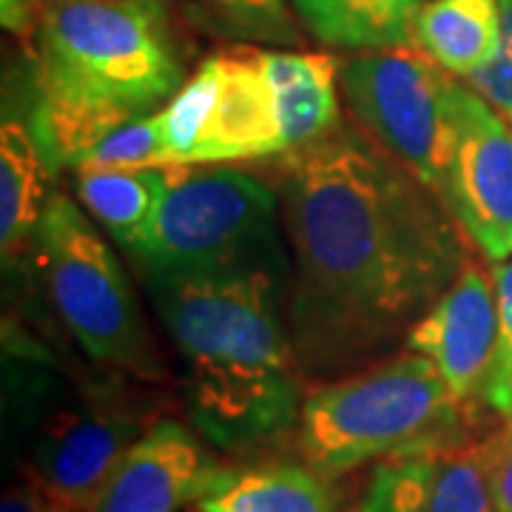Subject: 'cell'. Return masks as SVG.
Here are the masks:
<instances>
[{
    "mask_svg": "<svg viewBox=\"0 0 512 512\" xmlns=\"http://www.w3.org/2000/svg\"><path fill=\"white\" fill-rule=\"evenodd\" d=\"M282 157L299 365L345 367L407 339L470 262L450 208L365 128L339 123Z\"/></svg>",
    "mask_w": 512,
    "mask_h": 512,
    "instance_id": "obj_1",
    "label": "cell"
},
{
    "mask_svg": "<svg viewBox=\"0 0 512 512\" xmlns=\"http://www.w3.org/2000/svg\"><path fill=\"white\" fill-rule=\"evenodd\" d=\"M183 365L194 427L225 453H251L296 430L302 370L285 325L288 259L211 271H140Z\"/></svg>",
    "mask_w": 512,
    "mask_h": 512,
    "instance_id": "obj_2",
    "label": "cell"
},
{
    "mask_svg": "<svg viewBox=\"0 0 512 512\" xmlns=\"http://www.w3.org/2000/svg\"><path fill=\"white\" fill-rule=\"evenodd\" d=\"M32 137L77 168L114 128L165 109L188 80L165 0H46L37 18Z\"/></svg>",
    "mask_w": 512,
    "mask_h": 512,
    "instance_id": "obj_3",
    "label": "cell"
},
{
    "mask_svg": "<svg viewBox=\"0 0 512 512\" xmlns=\"http://www.w3.org/2000/svg\"><path fill=\"white\" fill-rule=\"evenodd\" d=\"M339 94L330 55L220 52L163 109L165 165L242 163L311 146L342 123Z\"/></svg>",
    "mask_w": 512,
    "mask_h": 512,
    "instance_id": "obj_4",
    "label": "cell"
},
{
    "mask_svg": "<svg viewBox=\"0 0 512 512\" xmlns=\"http://www.w3.org/2000/svg\"><path fill=\"white\" fill-rule=\"evenodd\" d=\"M464 404L427 356L407 350L305 396L296 450L330 481L367 461L467 439Z\"/></svg>",
    "mask_w": 512,
    "mask_h": 512,
    "instance_id": "obj_5",
    "label": "cell"
},
{
    "mask_svg": "<svg viewBox=\"0 0 512 512\" xmlns=\"http://www.w3.org/2000/svg\"><path fill=\"white\" fill-rule=\"evenodd\" d=\"M35 248L57 316L83 353L97 365L154 379L160 359L151 348L137 293L109 242L72 197H49Z\"/></svg>",
    "mask_w": 512,
    "mask_h": 512,
    "instance_id": "obj_6",
    "label": "cell"
},
{
    "mask_svg": "<svg viewBox=\"0 0 512 512\" xmlns=\"http://www.w3.org/2000/svg\"><path fill=\"white\" fill-rule=\"evenodd\" d=\"M279 191L234 168L165 165V191L140 271H211L282 259Z\"/></svg>",
    "mask_w": 512,
    "mask_h": 512,
    "instance_id": "obj_7",
    "label": "cell"
},
{
    "mask_svg": "<svg viewBox=\"0 0 512 512\" xmlns=\"http://www.w3.org/2000/svg\"><path fill=\"white\" fill-rule=\"evenodd\" d=\"M450 83L453 77L410 46L339 63V92L359 128L439 197L450 148Z\"/></svg>",
    "mask_w": 512,
    "mask_h": 512,
    "instance_id": "obj_8",
    "label": "cell"
},
{
    "mask_svg": "<svg viewBox=\"0 0 512 512\" xmlns=\"http://www.w3.org/2000/svg\"><path fill=\"white\" fill-rule=\"evenodd\" d=\"M441 200L490 262L512 256V123L473 86L450 83V148Z\"/></svg>",
    "mask_w": 512,
    "mask_h": 512,
    "instance_id": "obj_9",
    "label": "cell"
},
{
    "mask_svg": "<svg viewBox=\"0 0 512 512\" xmlns=\"http://www.w3.org/2000/svg\"><path fill=\"white\" fill-rule=\"evenodd\" d=\"M148 424L114 404L57 410L40 430L35 478L72 512H92L100 493Z\"/></svg>",
    "mask_w": 512,
    "mask_h": 512,
    "instance_id": "obj_10",
    "label": "cell"
},
{
    "mask_svg": "<svg viewBox=\"0 0 512 512\" xmlns=\"http://www.w3.org/2000/svg\"><path fill=\"white\" fill-rule=\"evenodd\" d=\"M498 345L495 282L478 262H467L439 302L407 333L404 348L427 356L458 399L484 396Z\"/></svg>",
    "mask_w": 512,
    "mask_h": 512,
    "instance_id": "obj_11",
    "label": "cell"
},
{
    "mask_svg": "<svg viewBox=\"0 0 512 512\" xmlns=\"http://www.w3.org/2000/svg\"><path fill=\"white\" fill-rule=\"evenodd\" d=\"M228 470L180 421L151 424L126 453L92 512H180Z\"/></svg>",
    "mask_w": 512,
    "mask_h": 512,
    "instance_id": "obj_12",
    "label": "cell"
},
{
    "mask_svg": "<svg viewBox=\"0 0 512 512\" xmlns=\"http://www.w3.org/2000/svg\"><path fill=\"white\" fill-rule=\"evenodd\" d=\"M413 46L456 77H473L501 49L498 0H424L413 20Z\"/></svg>",
    "mask_w": 512,
    "mask_h": 512,
    "instance_id": "obj_13",
    "label": "cell"
},
{
    "mask_svg": "<svg viewBox=\"0 0 512 512\" xmlns=\"http://www.w3.org/2000/svg\"><path fill=\"white\" fill-rule=\"evenodd\" d=\"M165 191V165L157 168H80L74 194L111 239L131 254L146 248Z\"/></svg>",
    "mask_w": 512,
    "mask_h": 512,
    "instance_id": "obj_14",
    "label": "cell"
},
{
    "mask_svg": "<svg viewBox=\"0 0 512 512\" xmlns=\"http://www.w3.org/2000/svg\"><path fill=\"white\" fill-rule=\"evenodd\" d=\"M424 0H293L319 43L350 52L413 46V20Z\"/></svg>",
    "mask_w": 512,
    "mask_h": 512,
    "instance_id": "obj_15",
    "label": "cell"
},
{
    "mask_svg": "<svg viewBox=\"0 0 512 512\" xmlns=\"http://www.w3.org/2000/svg\"><path fill=\"white\" fill-rule=\"evenodd\" d=\"M49 171L32 131L15 117H6L0 128V245L6 262L35 242L52 197L46 194Z\"/></svg>",
    "mask_w": 512,
    "mask_h": 512,
    "instance_id": "obj_16",
    "label": "cell"
},
{
    "mask_svg": "<svg viewBox=\"0 0 512 512\" xmlns=\"http://www.w3.org/2000/svg\"><path fill=\"white\" fill-rule=\"evenodd\" d=\"M197 507L202 512H342L328 478L299 464L228 470Z\"/></svg>",
    "mask_w": 512,
    "mask_h": 512,
    "instance_id": "obj_17",
    "label": "cell"
},
{
    "mask_svg": "<svg viewBox=\"0 0 512 512\" xmlns=\"http://www.w3.org/2000/svg\"><path fill=\"white\" fill-rule=\"evenodd\" d=\"M208 23L251 43H299L285 0H197Z\"/></svg>",
    "mask_w": 512,
    "mask_h": 512,
    "instance_id": "obj_18",
    "label": "cell"
},
{
    "mask_svg": "<svg viewBox=\"0 0 512 512\" xmlns=\"http://www.w3.org/2000/svg\"><path fill=\"white\" fill-rule=\"evenodd\" d=\"M157 165H165L163 109L114 128L100 146L92 148L77 163L74 171L80 168H157Z\"/></svg>",
    "mask_w": 512,
    "mask_h": 512,
    "instance_id": "obj_19",
    "label": "cell"
},
{
    "mask_svg": "<svg viewBox=\"0 0 512 512\" xmlns=\"http://www.w3.org/2000/svg\"><path fill=\"white\" fill-rule=\"evenodd\" d=\"M493 282L495 302H498V345H495L490 379L481 396V402L487 404H493L512 387V256L504 262H495Z\"/></svg>",
    "mask_w": 512,
    "mask_h": 512,
    "instance_id": "obj_20",
    "label": "cell"
},
{
    "mask_svg": "<svg viewBox=\"0 0 512 512\" xmlns=\"http://www.w3.org/2000/svg\"><path fill=\"white\" fill-rule=\"evenodd\" d=\"M501 3V49L498 55L478 69L470 80L487 103L504 114V120L512 123V0H498Z\"/></svg>",
    "mask_w": 512,
    "mask_h": 512,
    "instance_id": "obj_21",
    "label": "cell"
},
{
    "mask_svg": "<svg viewBox=\"0 0 512 512\" xmlns=\"http://www.w3.org/2000/svg\"><path fill=\"white\" fill-rule=\"evenodd\" d=\"M484 470L490 481L495 512H512V416L481 439Z\"/></svg>",
    "mask_w": 512,
    "mask_h": 512,
    "instance_id": "obj_22",
    "label": "cell"
},
{
    "mask_svg": "<svg viewBox=\"0 0 512 512\" xmlns=\"http://www.w3.org/2000/svg\"><path fill=\"white\" fill-rule=\"evenodd\" d=\"M0 512H72L66 504H60L55 495L49 493L35 476L32 481H23L9 487L3 495Z\"/></svg>",
    "mask_w": 512,
    "mask_h": 512,
    "instance_id": "obj_23",
    "label": "cell"
},
{
    "mask_svg": "<svg viewBox=\"0 0 512 512\" xmlns=\"http://www.w3.org/2000/svg\"><path fill=\"white\" fill-rule=\"evenodd\" d=\"M37 0H0V20L9 32H23L32 20Z\"/></svg>",
    "mask_w": 512,
    "mask_h": 512,
    "instance_id": "obj_24",
    "label": "cell"
},
{
    "mask_svg": "<svg viewBox=\"0 0 512 512\" xmlns=\"http://www.w3.org/2000/svg\"><path fill=\"white\" fill-rule=\"evenodd\" d=\"M490 407H493V410L498 413V416H501V419H504V416H512V387L507 390V393H501V396H498V399H495Z\"/></svg>",
    "mask_w": 512,
    "mask_h": 512,
    "instance_id": "obj_25",
    "label": "cell"
},
{
    "mask_svg": "<svg viewBox=\"0 0 512 512\" xmlns=\"http://www.w3.org/2000/svg\"><path fill=\"white\" fill-rule=\"evenodd\" d=\"M200 512H202V510H200Z\"/></svg>",
    "mask_w": 512,
    "mask_h": 512,
    "instance_id": "obj_26",
    "label": "cell"
}]
</instances>
